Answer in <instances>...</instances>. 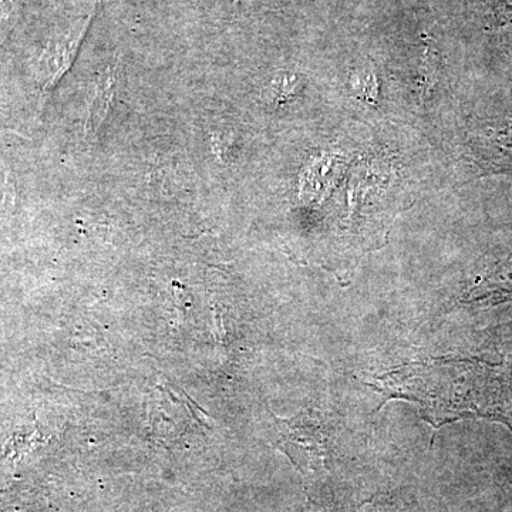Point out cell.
Masks as SVG:
<instances>
[{"instance_id": "obj_1", "label": "cell", "mask_w": 512, "mask_h": 512, "mask_svg": "<svg viewBox=\"0 0 512 512\" xmlns=\"http://www.w3.org/2000/svg\"><path fill=\"white\" fill-rule=\"evenodd\" d=\"M380 392L419 403L440 427L460 419H491L512 429V360L484 357L403 367L382 377Z\"/></svg>"}, {"instance_id": "obj_2", "label": "cell", "mask_w": 512, "mask_h": 512, "mask_svg": "<svg viewBox=\"0 0 512 512\" xmlns=\"http://www.w3.org/2000/svg\"><path fill=\"white\" fill-rule=\"evenodd\" d=\"M92 15L87 16L72 26L62 36L50 40L39 59V76L43 90H50L62 79L64 73L72 66L77 50L82 45L87 29L92 23Z\"/></svg>"}, {"instance_id": "obj_3", "label": "cell", "mask_w": 512, "mask_h": 512, "mask_svg": "<svg viewBox=\"0 0 512 512\" xmlns=\"http://www.w3.org/2000/svg\"><path fill=\"white\" fill-rule=\"evenodd\" d=\"M117 64L110 63L100 70L96 82L92 100H90L89 110H87L86 134L87 136H96L97 131L103 126L104 120L109 116L111 101L114 99L117 89Z\"/></svg>"}, {"instance_id": "obj_4", "label": "cell", "mask_w": 512, "mask_h": 512, "mask_svg": "<svg viewBox=\"0 0 512 512\" xmlns=\"http://www.w3.org/2000/svg\"><path fill=\"white\" fill-rule=\"evenodd\" d=\"M512 299V256L495 266L470 292L468 301L500 303Z\"/></svg>"}, {"instance_id": "obj_5", "label": "cell", "mask_w": 512, "mask_h": 512, "mask_svg": "<svg viewBox=\"0 0 512 512\" xmlns=\"http://www.w3.org/2000/svg\"><path fill=\"white\" fill-rule=\"evenodd\" d=\"M16 9V0H0V30L8 28Z\"/></svg>"}]
</instances>
